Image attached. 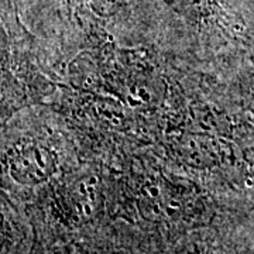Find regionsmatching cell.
<instances>
[{
	"mask_svg": "<svg viewBox=\"0 0 254 254\" xmlns=\"http://www.w3.org/2000/svg\"><path fill=\"white\" fill-rule=\"evenodd\" d=\"M187 190L163 178H153L143 185L138 209L147 220H177L187 213Z\"/></svg>",
	"mask_w": 254,
	"mask_h": 254,
	"instance_id": "6da1fadb",
	"label": "cell"
},
{
	"mask_svg": "<svg viewBox=\"0 0 254 254\" xmlns=\"http://www.w3.org/2000/svg\"><path fill=\"white\" fill-rule=\"evenodd\" d=\"M250 178H252V182H253L254 185V165L252 167V170H250Z\"/></svg>",
	"mask_w": 254,
	"mask_h": 254,
	"instance_id": "8992f818",
	"label": "cell"
},
{
	"mask_svg": "<svg viewBox=\"0 0 254 254\" xmlns=\"http://www.w3.org/2000/svg\"><path fill=\"white\" fill-rule=\"evenodd\" d=\"M178 151L187 163L195 167H210L219 164L225 155L220 141L200 136L185 137L178 145Z\"/></svg>",
	"mask_w": 254,
	"mask_h": 254,
	"instance_id": "3957f363",
	"label": "cell"
},
{
	"mask_svg": "<svg viewBox=\"0 0 254 254\" xmlns=\"http://www.w3.org/2000/svg\"><path fill=\"white\" fill-rule=\"evenodd\" d=\"M57 170L54 153L43 144H27L17 148L9 157L11 178L23 185L46 182Z\"/></svg>",
	"mask_w": 254,
	"mask_h": 254,
	"instance_id": "7a4b0ae2",
	"label": "cell"
},
{
	"mask_svg": "<svg viewBox=\"0 0 254 254\" xmlns=\"http://www.w3.org/2000/svg\"><path fill=\"white\" fill-rule=\"evenodd\" d=\"M91 10L99 17L109 18L116 16L126 0H86Z\"/></svg>",
	"mask_w": 254,
	"mask_h": 254,
	"instance_id": "5b68a950",
	"label": "cell"
},
{
	"mask_svg": "<svg viewBox=\"0 0 254 254\" xmlns=\"http://www.w3.org/2000/svg\"><path fill=\"white\" fill-rule=\"evenodd\" d=\"M174 13L188 20H200L210 10V0H161Z\"/></svg>",
	"mask_w": 254,
	"mask_h": 254,
	"instance_id": "277c9868",
	"label": "cell"
}]
</instances>
